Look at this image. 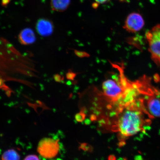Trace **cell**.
<instances>
[{
	"mask_svg": "<svg viewBox=\"0 0 160 160\" xmlns=\"http://www.w3.org/2000/svg\"><path fill=\"white\" fill-rule=\"evenodd\" d=\"M143 100L137 99L119 107L116 116V130L121 137H132L143 130L146 121L143 114Z\"/></svg>",
	"mask_w": 160,
	"mask_h": 160,
	"instance_id": "1",
	"label": "cell"
},
{
	"mask_svg": "<svg viewBox=\"0 0 160 160\" xmlns=\"http://www.w3.org/2000/svg\"><path fill=\"white\" fill-rule=\"evenodd\" d=\"M37 150L42 158L53 160L58 157L62 150V145L57 138H45L39 142Z\"/></svg>",
	"mask_w": 160,
	"mask_h": 160,
	"instance_id": "2",
	"label": "cell"
},
{
	"mask_svg": "<svg viewBox=\"0 0 160 160\" xmlns=\"http://www.w3.org/2000/svg\"><path fill=\"white\" fill-rule=\"evenodd\" d=\"M146 35L152 58L160 64V25L155 26Z\"/></svg>",
	"mask_w": 160,
	"mask_h": 160,
	"instance_id": "3",
	"label": "cell"
},
{
	"mask_svg": "<svg viewBox=\"0 0 160 160\" xmlns=\"http://www.w3.org/2000/svg\"><path fill=\"white\" fill-rule=\"evenodd\" d=\"M144 25V21L141 15L133 12L128 16L123 27L129 32L135 33L141 30Z\"/></svg>",
	"mask_w": 160,
	"mask_h": 160,
	"instance_id": "4",
	"label": "cell"
},
{
	"mask_svg": "<svg viewBox=\"0 0 160 160\" xmlns=\"http://www.w3.org/2000/svg\"><path fill=\"white\" fill-rule=\"evenodd\" d=\"M144 111L151 118L160 117V98L150 96L146 102Z\"/></svg>",
	"mask_w": 160,
	"mask_h": 160,
	"instance_id": "5",
	"label": "cell"
},
{
	"mask_svg": "<svg viewBox=\"0 0 160 160\" xmlns=\"http://www.w3.org/2000/svg\"><path fill=\"white\" fill-rule=\"evenodd\" d=\"M36 29L40 35L44 37H48L53 33V25L52 23L49 20L41 19L37 22Z\"/></svg>",
	"mask_w": 160,
	"mask_h": 160,
	"instance_id": "6",
	"label": "cell"
},
{
	"mask_svg": "<svg viewBox=\"0 0 160 160\" xmlns=\"http://www.w3.org/2000/svg\"><path fill=\"white\" fill-rule=\"evenodd\" d=\"M34 32L29 28H27L22 31L18 36V40L22 45H31L36 41Z\"/></svg>",
	"mask_w": 160,
	"mask_h": 160,
	"instance_id": "7",
	"label": "cell"
},
{
	"mask_svg": "<svg viewBox=\"0 0 160 160\" xmlns=\"http://www.w3.org/2000/svg\"><path fill=\"white\" fill-rule=\"evenodd\" d=\"M71 0H51V7L53 10L63 12L68 7Z\"/></svg>",
	"mask_w": 160,
	"mask_h": 160,
	"instance_id": "8",
	"label": "cell"
},
{
	"mask_svg": "<svg viewBox=\"0 0 160 160\" xmlns=\"http://www.w3.org/2000/svg\"><path fill=\"white\" fill-rule=\"evenodd\" d=\"M2 159V160H20V157L15 150L9 149L3 153Z\"/></svg>",
	"mask_w": 160,
	"mask_h": 160,
	"instance_id": "9",
	"label": "cell"
},
{
	"mask_svg": "<svg viewBox=\"0 0 160 160\" xmlns=\"http://www.w3.org/2000/svg\"><path fill=\"white\" fill-rule=\"evenodd\" d=\"M24 160H41L38 156L35 155H30L27 156Z\"/></svg>",
	"mask_w": 160,
	"mask_h": 160,
	"instance_id": "10",
	"label": "cell"
},
{
	"mask_svg": "<svg viewBox=\"0 0 160 160\" xmlns=\"http://www.w3.org/2000/svg\"><path fill=\"white\" fill-rule=\"evenodd\" d=\"M98 3L102 4L107 2L110 0H95Z\"/></svg>",
	"mask_w": 160,
	"mask_h": 160,
	"instance_id": "11",
	"label": "cell"
},
{
	"mask_svg": "<svg viewBox=\"0 0 160 160\" xmlns=\"http://www.w3.org/2000/svg\"><path fill=\"white\" fill-rule=\"evenodd\" d=\"M83 114H81V113L78 114L76 118H77V119L78 120V121H79H79H81V120L83 119Z\"/></svg>",
	"mask_w": 160,
	"mask_h": 160,
	"instance_id": "12",
	"label": "cell"
}]
</instances>
